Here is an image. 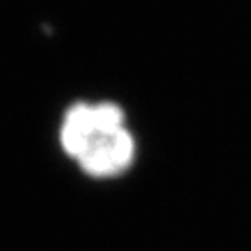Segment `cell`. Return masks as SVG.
I'll list each match as a JSON object with an SVG mask.
<instances>
[{"label": "cell", "mask_w": 251, "mask_h": 251, "mask_svg": "<svg viewBox=\"0 0 251 251\" xmlns=\"http://www.w3.org/2000/svg\"><path fill=\"white\" fill-rule=\"evenodd\" d=\"M63 151L91 177H114L134 158V138L125 114L114 102H78L67 110L60 128Z\"/></svg>", "instance_id": "6da1fadb"}]
</instances>
